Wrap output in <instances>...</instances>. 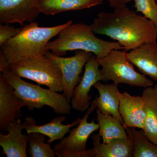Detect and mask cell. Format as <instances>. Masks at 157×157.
I'll return each instance as SVG.
<instances>
[{
    "instance_id": "6da1fadb",
    "label": "cell",
    "mask_w": 157,
    "mask_h": 157,
    "mask_svg": "<svg viewBox=\"0 0 157 157\" xmlns=\"http://www.w3.org/2000/svg\"><path fill=\"white\" fill-rule=\"evenodd\" d=\"M90 26L94 33L116 40L126 52L157 41L154 25L144 16L130 10L125 4L115 8L113 12H100Z\"/></svg>"
},
{
    "instance_id": "7a4b0ae2",
    "label": "cell",
    "mask_w": 157,
    "mask_h": 157,
    "mask_svg": "<svg viewBox=\"0 0 157 157\" xmlns=\"http://www.w3.org/2000/svg\"><path fill=\"white\" fill-rule=\"evenodd\" d=\"M73 24L70 20L60 25L50 27H39L37 22L23 25L20 33L0 45V57L10 64L22 59L45 55L49 51L47 45L63 29Z\"/></svg>"
},
{
    "instance_id": "3957f363",
    "label": "cell",
    "mask_w": 157,
    "mask_h": 157,
    "mask_svg": "<svg viewBox=\"0 0 157 157\" xmlns=\"http://www.w3.org/2000/svg\"><path fill=\"white\" fill-rule=\"evenodd\" d=\"M47 46L56 56H64L70 51L82 50L94 53L97 58L106 56L113 49H124L118 42H108L96 37L90 26L82 23L67 26L56 39L48 42Z\"/></svg>"
},
{
    "instance_id": "277c9868",
    "label": "cell",
    "mask_w": 157,
    "mask_h": 157,
    "mask_svg": "<svg viewBox=\"0 0 157 157\" xmlns=\"http://www.w3.org/2000/svg\"><path fill=\"white\" fill-rule=\"evenodd\" d=\"M6 81L13 88V93L30 111L40 109L45 106L51 107L55 113L61 115L70 114L72 107L65 96L57 92L43 88L23 80L11 70L1 72Z\"/></svg>"
},
{
    "instance_id": "5b68a950",
    "label": "cell",
    "mask_w": 157,
    "mask_h": 157,
    "mask_svg": "<svg viewBox=\"0 0 157 157\" xmlns=\"http://www.w3.org/2000/svg\"><path fill=\"white\" fill-rule=\"evenodd\" d=\"M17 76L43 85L57 92L63 91L61 70L57 64L45 55L22 59L10 64Z\"/></svg>"
},
{
    "instance_id": "8992f818",
    "label": "cell",
    "mask_w": 157,
    "mask_h": 157,
    "mask_svg": "<svg viewBox=\"0 0 157 157\" xmlns=\"http://www.w3.org/2000/svg\"><path fill=\"white\" fill-rule=\"evenodd\" d=\"M97 59L98 64L102 67V82L112 80L116 86L124 83L144 88L153 85V82L145 75L135 71L125 51L113 49L106 56Z\"/></svg>"
},
{
    "instance_id": "52a82bcc",
    "label": "cell",
    "mask_w": 157,
    "mask_h": 157,
    "mask_svg": "<svg viewBox=\"0 0 157 157\" xmlns=\"http://www.w3.org/2000/svg\"><path fill=\"white\" fill-rule=\"evenodd\" d=\"M96 108L93 101L78 126L70 131L67 137L55 145L53 149L58 157H94L92 148L86 150V143L90 135L99 130V125L94 120L88 122L87 120Z\"/></svg>"
},
{
    "instance_id": "ba28073f",
    "label": "cell",
    "mask_w": 157,
    "mask_h": 157,
    "mask_svg": "<svg viewBox=\"0 0 157 157\" xmlns=\"http://www.w3.org/2000/svg\"><path fill=\"white\" fill-rule=\"evenodd\" d=\"M57 64L63 76V95L70 102L75 87L80 82L82 68L93 53L82 50H76L75 55L70 57L56 56L48 51L45 55Z\"/></svg>"
},
{
    "instance_id": "9c48e42d",
    "label": "cell",
    "mask_w": 157,
    "mask_h": 157,
    "mask_svg": "<svg viewBox=\"0 0 157 157\" xmlns=\"http://www.w3.org/2000/svg\"><path fill=\"white\" fill-rule=\"evenodd\" d=\"M41 13L38 0H0V23L2 24L31 23Z\"/></svg>"
},
{
    "instance_id": "30bf717a",
    "label": "cell",
    "mask_w": 157,
    "mask_h": 157,
    "mask_svg": "<svg viewBox=\"0 0 157 157\" xmlns=\"http://www.w3.org/2000/svg\"><path fill=\"white\" fill-rule=\"evenodd\" d=\"M99 66L95 55L88 60L83 77L73 91L71 100V107L73 109L83 112L88 109L92 98L91 95H89L91 88L97 82L102 81L103 79Z\"/></svg>"
},
{
    "instance_id": "8fae6325",
    "label": "cell",
    "mask_w": 157,
    "mask_h": 157,
    "mask_svg": "<svg viewBox=\"0 0 157 157\" xmlns=\"http://www.w3.org/2000/svg\"><path fill=\"white\" fill-rule=\"evenodd\" d=\"M24 106L22 101L13 93V88L0 74V129L1 133L6 131L7 127L15 120L20 119L21 109Z\"/></svg>"
},
{
    "instance_id": "7c38bea8",
    "label": "cell",
    "mask_w": 157,
    "mask_h": 157,
    "mask_svg": "<svg viewBox=\"0 0 157 157\" xmlns=\"http://www.w3.org/2000/svg\"><path fill=\"white\" fill-rule=\"evenodd\" d=\"M120 101L119 112L124 121L123 126L127 128H139L144 126L145 112L143 96H135L127 92L118 91Z\"/></svg>"
},
{
    "instance_id": "4fadbf2b",
    "label": "cell",
    "mask_w": 157,
    "mask_h": 157,
    "mask_svg": "<svg viewBox=\"0 0 157 157\" xmlns=\"http://www.w3.org/2000/svg\"><path fill=\"white\" fill-rule=\"evenodd\" d=\"M23 126L20 119L15 120L7 127L4 135L0 134V145L2 154L7 157H27L28 135L22 134Z\"/></svg>"
},
{
    "instance_id": "5bb4252c",
    "label": "cell",
    "mask_w": 157,
    "mask_h": 157,
    "mask_svg": "<svg viewBox=\"0 0 157 157\" xmlns=\"http://www.w3.org/2000/svg\"><path fill=\"white\" fill-rule=\"evenodd\" d=\"M66 119L65 115H63L54 118L45 124L37 125L36 122L34 118L26 116L22 124L24 129H25L27 134L33 132L42 133L48 136L49 139L47 142L52 143L55 140L63 139L65 135L70 132V128L77 125L81 119L78 118L72 123L63 124L62 122L64 121Z\"/></svg>"
},
{
    "instance_id": "9a60e30c",
    "label": "cell",
    "mask_w": 157,
    "mask_h": 157,
    "mask_svg": "<svg viewBox=\"0 0 157 157\" xmlns=\"http://www.w3.org/2000/svg\"><path fill=\"white\" fill-rule=\"evenodd\" d=\"M130 61L144 75L157 81V43L149 42L128 53Z\"/></svg>"
},
{
    "instance_id": "2e32d148",
    "label": "cell",
    "mask_w": 157,
    "mask_h": 157,
    "mask_svg": "<svg viewBox=\"0 0 157 157\" xmlns=\"http://www.w3.org/2000/svg\"><path fill=\"white\" fill-rule=\"evenodd\" d=\"M126 138H117L109 143H101L102 137L94 134L91 138L94 157H132L134 153V140L131 135Z\"/></svg>"
},
{
    "instance_id": "e0dca14e",
    "label": "cell",
    "mask_w": 157,
    "mask_h": 157,
    "mask_svg": "<svg viewBox=\"0 0 157 157\" xmlns=\"http://www.w3.org/2000/svg\"><path fill=\"white\" fill-rule=\"evenodd\" d=\"M94 86L99 94V97H96L94 101L97 109L104 114L113 116L124 125L123 119L119 112L117 86L114 83L103 84L98 81L94 84Z\"/></svg>"
},
{
    "instance_id": "ac0fdd59",
    "label": "cell",
    "mask_w": 157,
    "mask_h": 157,
    "mask_svg": "<svg viewBox=\"0 0 157 157\" xmlns=\"http://www.w3.org/2000/svg\"><path fill=\"white\" fill-rule=\"evenodd\" d=\"M144 102L145 119L142 129L152 143L157 144V84L145 88L142 93Z\"/></svg>"
},
{
    "instance_id": "d6986e66",
    "label": "cell",
    "mask_w": 157,
    "mask_h": 157,
    "mask_svg": "<svg viewBox=\"0 0 157 157\" xmlns=\"http://www.w3.org/2000/svg\"><path fill=\"white\" fill-rule=\"evenodd\" d=\"M103 0H38L41 13L54 15L65 11L89 9L102 5Z\"/></svg>"
},
{
    "instance_id": "ffe728a7",
    "label": "cell",
    "mask_w": 157,
    "mask_h": 157,
    "mask_svg": "<svg viewBox=\"0 0 157 157\" xmlns=\"http://www.w3.org/2000/svg\"><path fill=\"white\" fill-rule=\"evenodd\" d=\"M96 113L99 125L98 135L102 137L103 143L107 144L114 139L128 137L123 125L113 116L104 114L98 109Z\"/></svg>"
},
{
    "instance_id": "44dd1931",
    "label": "cell",
    "mask_w": 157,
    "mask_h": 157,
    "mask_svg": "<svg viewBox=\"0 0 157 157\" xmlns=\"http://www.w3.org/2000/svg\"><path fill=\"white\" fill-rule=\"evenodd\" d=\"M125 129L134 140L133 157H157V144L149 140L143 130L137 131L134 128Z\"/></svg>"
},
{
    "instance_id": "7402d4cb",
    "label": "cell",
    "mask_w": 157,
    "mask_h": 157,
    "mask_svg": "<svg viewBox=\"0 0 157 157\" xmlns=\"http://www.w3.org/2000/svg\"><path fill=\"white\" fill-rule=\"evenodd\" d=\"M28 135L29 147L28 153L31 157H55L56 155L50 143H45V135L42 133L33 132Z\"/></svg>"
},
{
    "instance_id": "603a6c76",
    "label": "cell",
    "mask_w": 157,
    "mask_h": 157,
    "mask_svg": "<svg viewBox=\"0 0 157 157\" xmlns=\"http://www.w3.org/2000/svg\"><path fill=\"white\" fill-rule=\"evenodd\" d=\"M136 12H140L150 20L157 29V4L156 0H134Z\"/></svg>"
},
{
    "instance_id": "cb8c5ba5",
    "label": "cell",
    "mask_w": 157,
    "mask_h": 157,
    "mask_svg": "<svg viewBox=\"0 0 157 157\" xmlns=\"http://www.w3.org/2000/svg\"><path fill=\"white\" fill-rule=\"evenodd\" d=\"M23 29L22 28H15L9 24L0 25V45L9 39L15 37L20 33Z\"/></svg>"
},
{
    "instance_id": "d4e9b609",
    "label": "cell",
    "mask_w": 157,
    "mask_h": 157,
    "mask_svg": "<svg viewBox=\"0 0 157 157\" xmlns=\"http://www.w3.org/2000/svg\"><path fill=\"white\" fill-rule=\"evenodd\" d=\"M108 1L109 2V6L114 8H117L120 6L125 5L123 0H108Z\"/></svg>"
},
{
    "instance_id": "484cf974",
    "label": "cell",
    "mask_w": 157,
    "mask_h": 157,
    "mask_svg": "<svg viewBox=\"0 0 157 157\" xmlns=\"http://www.w3.org/2000/svg\"><path fill=\"white\" fill-rule=\"evenodd\" d=\"M123 1L124 3L126 4L127 3L132 2V1H134V0H123Z\"/></svg>"
},
{
    "instance_id": "4316f807",
    "label": "cell",
    "mask_w": 157,
    "mask_h": 157,
    "mask_svg": "<svg viewBox=\"0 0 157 157\" xmlns=\"http://www.w3.org/2000/svg\"><path fill=\"white\" fill-rule=\"evenodd\" d=\"M156 3H157V0H156Z\"/></svg>"
}]
</instances>
